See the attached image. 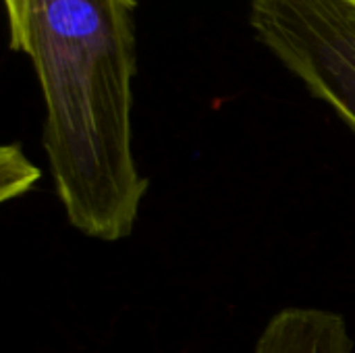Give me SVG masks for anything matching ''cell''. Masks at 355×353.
<instances>
[{
  "mask_svg": "<svg viewBox=\"0 0 355 353\" xmlns=\"http://www.w3.org/2000/svg\"><path fill=\"white\" fill-rule=\"evenodd\" d=\"M137 0H31L23 54L37 75L42 144L67 221L85 237L133 233L148 179L133 158Z\"/></svg>",
  "mask_w": 355,
  "mask_h": 353,
  "instance_id": "1",
  "label": "cell"
},
{
  "mask_svg": "<svg viewBox=\"0 0 355 353\" xmlns=\"http://www.w3.org/2000/svg\"><path fill=\"white\" fill-rule=\"evenodd\" d=\"M250 27L355 131V0H250Z\"/></svg>",
  "mask_w": 355,
  "mask_h": 353,
  "instance_id": "2",
  "label": "cell"
},
{
  "mask_svg": "<svg viewBox=\"0 0 355 353\" xmlns=\"http://www.w3.org/2000/svg\"><path fill=\"white\" fill-rule=\"evenodd\" d=\"M354 341L341 314L322 308H287L262 331L256 353H352Z\"/></svg>",
  "mask_w": 355,
  "mask_h": 353,
  "instance_id": "3",
  "label": "cell"
},
{
  "mask_svg": "<svg viewBox=\"0 0 355 353\" xmlns=\"http://www.w3.org/2000/svg\"><path fill=\"white\" fill-rule=\"evenodd\" d=\"M10 152H12L15 164L10 166L6 160H2V175L15 173V179L4 187V193H2L4 200H8L10 196H19L21 191H25L40 177V173L35 171V166H31V162L23 156V152H21L19 146H10Z\"/></svg>",
  "mask_w": 355,
  "mask_h": 353,
  "instance_id": "4",
  "label": "cell"
},
{
  "mask_svg": "<svg viewBox=\"0 0 355 353\" xmlns=\"http://www.w3.org/2000/svg\"><path fill=\"white\" fill-rule=\"evenodd\" d=\"M4 4H6V19H8V44H10V50L23 52L27 15H29L31 0H4Z\"/></svg>",
  "mask_w": 355,
  "mask_h": 353,
  "instance_id": "5",
  "label": "cell"
}]
</instances>
